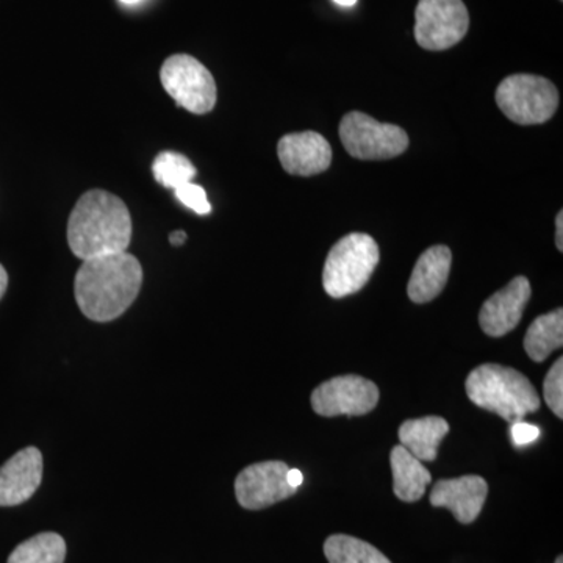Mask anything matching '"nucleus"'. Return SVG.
Wrapping results in <instances>:
<instances>
[{"label":"nucleus","mask_w":563,"mask_h":563,"mask_svg":"<svg viewBox=\"0 0 563 563\" xmlns=\"http://www.w3.org/2000/svg\"><path fill=\"white\" fill-rule=\"evenodd\" d=\"M143 284L139 258L129 252L84 261L76 274L74 292L85 317L96 322L120 318L135 301Z\"/></svg>","instance_id":"obj_1"},{"label":"nucleus","mask_w":563,"mask_h":563,"mask_svg":"<svg viewBox=\"0 0 563 563\" xmlns=\"http://www.w3.org/2000/svg\"><path fill=\"white\" fill-rule=\"evenodd\" d=\"M132 218L128 206L109 191L85 192L70 211L68 243L81 262L128 252Z\"/></svg>","instance_id":"obj_2"},{"label":"nucleus","mask_w":563,"mask_h":563,"mask_svg":"<svg viewBox=\"0 0 563 563\" xmlns=\"http://www.w3.org/2000/svg\"><path fill=\"white\" fill-rule=\"evenodd\" d=\"M470 401L509 422L523 420L540 409V396L531 380L509 366L485 363L470 373L465 384Z\"/></svg>","instance_id":"obj_3"},{"label":"nucleus","mask_w":563,"mask_h":563,"mask_svg":"<svg viewBox=\"0 0 563 563\" xmlns=\"http://www.w3.org/2000/svg\"><path fill=\"white\" fill-rule=\"evenodd\" d=\"M379 257V246L366 233L343 236L325 258L322 272L325 292L340 299L361 291L368 284Z\"/></svg>","instance_id":"obj_4"},{"label":"nucleus","mask_w":563,"mask_h":563,"mask_svg":"<svg viewBox=\"0 0 563 563\" xmlns=\"http://www.w3.org/2000/svg\"><path fill=\"white\" fill-rule=\"evenodd\" d=\"M496 103L517 124H543L558 111L559 91L553 81L544 77L514 74L499 84Z\"/></svg>","instance_id":"obj_5"},{"label":"nucleus","mask_w":563,"mask_h":563,"mask_svg":"<svg viewBox=\"0 0 563 563\" xmlns=\"http://www.w3.org/2000/svg\"><path fill=\"white\" fill-rule=\"evenodd\" d=\"M344 150L358 161H387L404 154L409 136L395 124L373 120L362 111H351L340 124Z\"/></svg>","instance_id":"obj_6"},{"label":"nucleus","mask_w":563,"mask_h":563,"mask_svg":"<svg viewBox=\"0 0 563 563\" xmlns=\"http://www.w3.org/2000/svg\"><path fill=\"white\" fill-rule=\"evenodd\" d=\"M163 88L177 106L195 114L213 110L218 91L210 70L191 55L177 54L163 63L161 70Z\"/></svg>","instance_id":"obj_7"},{"label":"nucleus","mask_w":563,"mask_h":563,"mask_svg":"<svg viewBox=\"0 0 563 563\" xmlns=\"http://www.w3.org/2000/svg\"><path fill=\"white\" fill-rule=\"evenodd\" d=\"M470 14L462 0H420L415 40L426 51H446L465 38Z\"/></svg>","instance_id":"obj_8"},{"label":"nucleus","mask_w":563,"mask_h":563,"mask_svg":"<svg viewBox=\"0 0 563 563\" xmlns=\"http://www.w3.org/2000/svg\"><path fill=\"white\" fill-rule=\"evenodd\" d=\"M379 388L365 377L339 376L312 393V407L320 417H362L376 409Z\"/></svg>","instance_id":"obj_9"},{"label":"nucleus","mask_w":563,"mask_h":563,"mask_svg":"<svg viewBox=\"0 0 563 563\" xmlns=\"http://www.w3.org/2000/svg\"><path fill=\"white\" fill-rule=\"evenodd\" d=\"M290 466L279 461L254 463L239 474L235 495L240 506L247 510H261L290 498L298 488L288 484Z\"/></svg>","instance_id":"obj_10"},{"label":"nucleus","mask_w":563,"mask_h":563,"mask_svg":"<svg viewBox=\"0 0 563 563\" xmlns=\"http://www.w3.org/2000/svg\"><path fill=\"white\" fill-rule=\"evenodd\" d=\"M282 168L291 176L310 177L324 173L332 163V147L320 133H288L277 144Z\"/></svg>","instance_id":"obj_11"},{"label":"nucleus","mask_w":563,"mask_h":563,"mask_svg":"<svg viewBox=\"0 0 563 563\" xmlns=\"http://www.w3.org/2000/svg\"><path fill=\"white\" fill-rule=\"evenodd\" d=\"M531 284L523 276L515 277L503 290L495 292L485 301L479 313V324L487 335H507L517 328L526 303L531 299Z\"/></svg>","instance_id":"obj_12"},{"label":"nucleus","mask_w":563,"mask_h":563,"mask_svg":"<svg viewBox=\"0 0 563 563\" xmlns=\"http://www.w3.org/2000/svg\"><path fill=\"white\" fill-rule=\"evenodd\" d=\"M43 481V455L36 448H25L0 466V507L29 501Z\"/></svg>","instance_id":"obj_13"},{"label":"nucleus","mask_w":563,"mask_h":563,"mask_svg":"<svg viewBox=\"0 0 563 563\" xmlns=\"http://www.w3.org/2000/svg\"><path fill=\"white\" fill-rule=\"evenodd\" d=\"M487 495L488 485L485 479L470 474L457 479L439 481L433 485L431 504L433 507L450 509L459 523L470 525L483 512Z\"/></svg>","instance_id":"obj_14"},{"label":"nucleus","mask_w":563,"mask_h":563,"mask_svg":"<svg viewBox=\"0 0 563 563\" xmlns=\"http://www.w3.org/2000/svg\"><path fill=\"white\" fill-rule=\"evenodd\" d=\"M453 254L450 247L432 246L422 252L407 285L409 298L415 303L431 302L443 291L450 277Z\"/></svg>","instance_id":"obj_15"},{"label":"nucleus","mask_w":563,"mask_h":563,"mask_svg":"<svg viewBox=\"0 0 563 563\" xmlns=\"http://www.w3.org/2000/svg\"><path fill=\"white\" fill-rule=\"evenodd\" d=\"M450 424L442 417H424L404 421L399 428V442L420 462H433Z\"/></svg>","instance_id":"obj_16"},{"label":"nucleus","mask_w":563,"mask_h":563,"mask_svg":"<svg viewBox=\"0 0 563 563\" xmlns=\"http://www.w3.org/2000/svg\"><path fill=\"white\" fill-rule=\"evenodd\" d=\"M390 462L395 495L404 503L420 501L432 481L429 470L401 444L393 448Z\"/></svg>","instance_id":"obj_17"},{"label":"nucleus","mask_w":563,"mask_h":563,"mask_svg":"<svg viewBox=\"0 0 563 563\" xmlns=\"http://www.w3.org/2000/svg\"><path fill=\"white\" fill-rule=\"evenodd\" d=\"M563 344V310L542 314L529 325L525 350L533 362L542 363Z\"/></svg>","instance_id":"obj_18"},{"label":"nucleus","mask_w":563,"mask_h":563,"mask_svg":"<svg viewBox=\"0 0 563 563\" xmlns=\"http://www.w3.org/2000/svg\"><path fill=\"white\" fill-rule=\"evenodd\" d=\"M324 554L329 563H391L373 544L344 533H336L325 540Z\"/></svg>","instance_id":"obj_19"},{"label":"nucleus","mask_w":563,"mask_h":563,"mask_svg":"<svg viewBox=\"0 0 563 563\" xmlns=\"http://www.w3.org/2000/svg\"><path fill=\"white\" fill-rule=\"evenodd\" d=\"M66 543L55 532H43L25 540L10 554L9 563H63Z\"/></svg>","instance_id":"obj_20"},{"label":"nucleus","mask_w":563,"mask_h":563,"mask_svg":"<svg viewBox=\"0 0 563 563\" xmlns=\"http://www.w3.org/2000/svg\"><path fill=\"white\" fill-rule=\"evenodd\" d=\"M155 180L165 188L177 190L181 185L190 184L196 177L195 165L179 152L166 151L157 155L152 165Z\"/></svg>","instance_id":"obj_21"},{"label":"nucleus","mask_w":563,"mask_h":563,"mask_svg":"<svg viewBox=\"0 0 563 563\" xmlns=\"http://www.w3.org/2000/svg\"><path fill=\"white\" fill-rule=\"evenodd\" d=\"M544 402L553 410L559 420L563 418V358L551 366L543 383Z\"/></svg>","instance_id":"obj_22"},{"label":"nucleus","mask_w":563,"mask_h":563,"mask_svg":"<svg viewBox=\"0 0 563 563\" xmlns=\"http://www.w3.org/2000/svg\"><path fill=\"white\" fill-rule=\"evenodd\" d=\"M176 198L179 202L184 203L187 209L195 211L198 214H209L211 206L209 199H207V192L203 190L201 185L190 184L181 185V187L174 190Z\"/></svg>","instance_id":"obj_23"},{"label":"nucleus","mask_w":563,"mask_h":563,"mask_svg":"<svg viewBox=\"0 0 563 563\" xmlns=\"http://www.w3.org/2000/svg\"><path fill=\"white\" fill-rule=\"evenodd\" d=\"M510 435H512L515 446H526V444H531L539 439L540 429L521 420L515 421L512 422V429H510Z\"/></svg>","instance_id":"obj_24"},{"label":"nucleus","mask_w":563,"mask_h":563,"mask_svg":"<svg viewBox=\"0 0 563 563\" xmlns=\"http://www.w3.org/2000/svg\"><path fill=\"white\" fill-rule=\"evenodd\" d=\"M555 246L559 251H563V213L559 211L558 218H555Z\"/></svg>","instance_id":"obj_25"},{"label":"nucleus","mask_w":563,"mask_h":563,"mask_svg":"<svg viewBox=\"0 0 563 563\" xmlns=\"http://www.w3.org/2000/svg\"><path fill=\"white\" fill-rule=\"evenodd\" d=\"M288 484L291 485V487L299 488V485L303 483V476L302 473L299 472V470H288L287 474Z\"/></svg>","instance_id":"obj_26"},{"label":"nucleus","mask_w":563,"mask_h":563,"mask_svg":"<svg viewBox=\"0 0 563 563\" xmlns=\"http://www.w3.org/2000/svg\"><path fill=\"white\" fill-rule=\"evenodd\" d=\"M185 242H187V233L184 231H176L169 235V243H172L173 246H181Z\"/></svg>","instance_id":"obj_27"},{"label":"nucleus","mask_w":563,"mask_h":563,"mask_svg":"<svg viewBox=\"0 0 563 563\" xmlns=\"http://www.w3.org/2000/svg\"><path fill=\"white\" fill-rule=\"evenodd\" d=\"M7 287H9V274H7L5 268L0 265V299L5 295Z\"/></svg>","instance_id":"obj_28"},{"label":"nucleus","mask_w":563,"mask_h":563,"mask_svg":"<svg viewBox=\"0 0 563 563\" xmlns=\"http://www.w3.org/2000/svg\"><path fill=\"white\" fill-rule=\"evenodd\" d=\"M333 2H335L336 5L354 7L355 3H357V0H333Z\"/></svg>","instance_id":"obj_29"},{"label":"nucleus","mask_w":563,"mask_h":563,"mask_svg":"<svg viewBox=\"0 0 563 563\" xmlns=\"http://www.w3.org/2000/svg\"><path fill=\"white\" fill-rule=\"evenodd\" d=\"M122 3H125V5H135V3L141 2V0H121Z\"/></svg>","instance_id":"obj_30"},{"label":"nucleus","mask_w":563,"mask_h":563,"mask_svg":"<svg viewBox=\"0 0 563 563\" xmlns=\"http://www.w3.org/2000/svg\"><path fill=\"white\" fill-rule=\"evenodd\" d=\"M555 563H563V558H562V555H559L558 561H555Z\"/></svg>","instance_id":"obj_31"}]
</instances>
